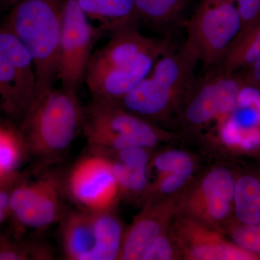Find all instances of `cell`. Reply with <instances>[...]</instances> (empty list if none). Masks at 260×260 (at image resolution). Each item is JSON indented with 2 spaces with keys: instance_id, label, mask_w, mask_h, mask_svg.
Instances as JSON below:
<instances>
[{
  "instance_id": "cb8c5ba5",
  "label": "cell",
  "mask_w": 260,
  "mask_h": 260,
  "mask_svg": "<svg viewBox=\"0 0 260 260\" xmlns=\"http://www.w3.org/2000/svg\"><path fill=\"white\" fill-rule=\"evenodd\" d=\"M236 2L240 18V29L232 44L240 40L260 23V0H237Z\"/></svg>"
},
{
  "instance_id": "ffe728a7",
  "label": "cell",
  "mask_w": 260,
  "mask_h": 260,
  "mask_svg": "<svg viewBox=\"0 0 260 260\" xmlns=\"http://www.w3.org/2000/svg\"><path fill=\"white\" fill-rule=\"evenodd\" d=\"M135 3L140 20L164 26L180 18L189 0H135Z\"/></svg>"
},
{
  "instance_id": "1f68e13d",
  "label": "cell",
  "mask_w": 260,
  "mask_h": 260,
  "mask_svg": "<svg viewBox=\"0 0 260 260\" xmlns=\"http://www.w3.org/2000/svg\"><path fill=\"white\" fill-rule=\"evenodd\" d=\"M244 69L247 70V71L241 77L246 87L257 88L260 86V59Z\"/></svg>"
},
{
  "instance_id": "8992f818",
  "label": "cell",
  "mask_w": 260,
  "mask_h": 260,
  "mask_svg": "<svg viewBox=\"0 0 260 260\" xmlns=\"http://www.w3.org/2000/svg\"><path fill=\"white\" fill-rule=\"evenodd\" d=\"M32 56L13 32L0 26V103L8 115L23 121L37 100Z\"/></svg>"
},
{
  "instance_id": "7402d4cb",
  "label": "cell",
  "mask_w": 260,
  "mask_h": 260,
  "mask_svg": "<svg viewBox=\"0 0 260 260\" xmlns=\"http://www.w3.org/2000/svg\"><path fill=\"white\" fill-rule=\"evenodd\" d=\"M191 244L188 254L191 259L198 260H248L255 259L250 251L209 238Z\"/></svg>"
},
{
  "instance_id": "7a4b0ae2",
  "label": "cell",
  "mask_w": 260,
  "mask_h": 260,
  "mask_svg": "<svg viewBox=\"0 0 260 260\" xmlns=\"http://www.w3.org/2000/svg\"><path fill=\"white\" fill-rule=\"evenodd\" d=\"M64 3V0H17L3 25L32 56L37 76L35 103L54 88L56 80Z\"/></svg>"
},
{
  "instance_id": "9c48e42d",
  "label": "cell",
  "mask_w": 260,
  "mask_h": 260,
  "mask_svg": "<svg viewBox=\"0 0 260 260\" xmlns=\"http://www.w3.org/2000/svg\"><path fill=\"white\" fill-rule=\"evenodd\" d=\"M64 184L77 208L89 212L110 210L119 189L112 160L93 151L75 162Z\"/></svg>"
},
{
  "instance_id": "5b68a950",
  "label": "cell",
  "mask_w": 260,
  "mask_h": 260,
  "mask_svg": "<svg viewBox=\"0 0 260 260\" xmlns=\"http://www.w3.org/2000/svg\"><path fill=\"white\" fill-rule=\"evenodd\" d=\"M186 28V45L194 51L205 69L214 70L237 37L240 18L234 3L200 0Z\"/></svg>"
},
{
  "instance_id": "52a82bcc",
  "label": "cell",
  "mask_w": 260,
  "mask_h": 260,
  "mask_svg": "<svg viewBox=\"0 0 260 260\" xmlns=\"http://www.w3.org/2000/svg\"><path fill=\"white\" fill-rule=\"evenodd\" d=\"M64 181L58 174L47 173L37 180L22 177L11 191L9 217L20 230H42L60 221L64 208Z\"/></svg>"
},
{
  "instance_id": "836d02e7",
  "label": "cell",
  "mask_w": 260,
  "mask_h": 260,
  "mask_svg": "<svg viewBox=\"0 0 260 260\" xmlns=\"http://www.w3.org/2000/svg\"><path fill=\"white\" fill-rule=\"evenodd\" d=\"M227 1L232 2V3H235L237 0H227Z\"/></svg>"
},
{
  "instance_id": "f546056e",
  "label": "cell",
  "mask_w": 260,
  "mask_h": 260,
  "mask_svg": "<svg viewBox=\"0 0 260 260\" xmlns=\"http://www.w3.org/2000/svg\"><path fill=\"white\" fill-rule=\"evenodd\" d=\"M173 257V249L167 238L159 235L145 251L143 260H169Z\"/></svg>"
},
{
  "instance_id": "5bb4252c",
  "label": "cell",
  "mask_w": 260,
  "mask_h": 260,
  "mask_svg": "<svg viewBox=\"0 0 260 260\" xmlns=\"http://www.w3.org/2000/svg\"><path fill=\"white\" fill-rule=\"evenodd\" d=\"M88 18L99 23V28L111 34L140 21L135 0H76Z\"/></svg>"
},
{
  "instance_id": "30bf717a",
  "label": "cell",
  "mask_w": 260,
  "mask_h": 260,
  "mask_svg": "<svg viewBox=\"0 0 260 260\" xmlns=\"http://www.w3.org/2000/svg\"><path fill=\"white\" fill-rule=\"evenodd\" d=\"M245 88L242 77L235 73L212 70L204 78L194 80L186 94L184 119L191 125L200 126L220 114L234 112Z\"/></svg>"
},
{
  "instance_id": "d6a6232c",
  "label": "cell",
  "mask_w": 260,
  "mask_h": 260,
  "mask_svg": "<svg viewBox=\"0 0 260 260\" xmlns=\"http://www.w3.org/2000/svg\"><path fill=\"white\" fill-rule=\"evenodd\" d=\"M13 1V0H0V12L8 8L10 5H11ZM14 1L16 2L17 0H14Z\"/></svg>"
},
{
  "instance_id": "8fae6325",
  "label": "cell",
  "mask_w": 260,
  "mask_h": 260,
  "mask_svg": "<svg viewBox=\"0 0 260 260\" xmlns=\"http://www.w3.org/2000/svg\"><path fill=\"white\" fill-rule=\"evenodd\" d=\"M171 48L148 51L120 66L87 67L84 81L92 99L119 100L148 76L159 58L172 50Z\"/></svg>"
},
{
  "instance_id": "d4e9b609",
  "label": "cell",
  "mask_w": 260,
  "mask_h": 260,
  "mask_svg": "<svg viewBox=\"0 0 260 260\" xmlns=\"http://www.w3.org/2000/svg\"><path fill=\"white\" fill-rule=\"evenodd\" d=\"M32 259V242H21L0 234V260Z\"/></svg>"
},
{
  "instance_id": "d6986e66",
  "label": "cell",
  "mask_w": 260,
  "mask_h": 260,
  "mask_svg": "<svg viewBox=\"0 0 260 260\" xmlns=\"http://www.w3.org/2000/svg\"><path fill=\"white\" fill-rule=\"evenodd\" d=\"M234 205L237 218L243 224H260V181L251 175L242 176L235 184Z\"/></svg>"
},
{
  "instance_id": "4dcf8cb0",
  "label": "cell",
  "mask_w": 260,
  "mask_h": 260,
  "mask_svg": "<svg viewBox=\"0 0 260 260\" xmlns=\"http://www.w3.org/2000/svg\"><path fill=\"white\" fill-rule=\"evenodd\" d=\"M22 177L20 174L10 179L0 188V225L4 223L5 219L9 217V203L11 191Z\"/></svg>"
},
{
  "instance_id": "4316f807",
  "label": "cell",
  "mask_w": 260,
  "mask_h": 260,
  "mask_svg": "<svg viewBox=\"0 0 260 260\" xmlns=\"http://www.w3.org/2000/svg\"><path fill=\"white\" fill-rule=\"evenodd\" d=\"M191 161L190 156L181 150H170L160 154L154 161L159 172L172 174Z\"/></svg>"
},
{
  "instance_id": "ba28073f",
  "label": "cell",
  "mask_w": 260,
  "mask_h": 260,
  "mask_svg": "<svg viewBox=\"0 0 260 260\" xmlns=\"http://www.w3.org/2000/svg\"><path fill=\"white\" fill-rule=\"evenodd\" d=\"M102 31L89 23L76 0H64L56 75L61 86L76 91L79 88L85 80L94 43Z\"/></svg>"
},
{
  "instance_id": "f1b7e54d",
  "label": "cell",
  "mask_w": 260,
  "mask_h": 260,
  "mask_svg": "<svg viewBox=\"0 0 260 260\" xmlns=\"http://www.w3.org/2000/svg\"><path fill=\"white\" fill-rule=\"evenodd\" d=\"M193 167V162L191 161L186 164L185 167L172 174H168L160 184V189L162 192L170 194L184 185L192 174Z\"/></svg>"
},
{
  "instance_id": "4fadbf2b",
  "label": "cell",
  "mask_w": 260,
  "mask_h": 260,
  "mask_svg": "<svg viewBox=\"0 0 260 260\" xmlns=\"http://www.w3.org/2000/svg\"><path fill=\"white\" fill-rule=\"evenodd\" d=\"M60 243L65 259L93 260L96 238L93 212L66 210L60 220Z\"/></svg>"
},
{
  "instance_id": "44dd1931",
  "label": "cell",
  "mask_w": 260,
  "mask_h": 260,
  "mask_svg": "<svg viewBox=\"0 0 260 260\" xmlns=\"http://www.w3.org/2000/svg\"><path fill=\"white\" fill-rule=\"evenodd\" d=\"M26 155L20 132L0 120V177L17 172Z\"/></svg>"
},
{
  "instance_id": "277c9868",
  "label": "cell",
  "mask_w": 260,
  "mask_h": 260,
  "mask_svg": "<svg viewBox=\"0 0 260 260\" xmlns=\"http://www.w3.org/2000/svg\"><path fill=\"white\" fill-rule=\"evenodd\" d=\"M84 135L92 150H119L158 143L159 132L116 100L92 99L84 108Z\"/></svg>"
},
{
  "instance_id": "6da1fadb",
  "label": "cell",
  "mask_w": 260,
  "mask_h": 260,
  "mask_svg": "<svg viewBox=\"0 0 260 260\" xmlns=\"http://www.w3.org/2000/svg\"><path fill=\"white\" fill-rule=\"evenodd\" d=\"M83 121L84 108L72 89L52 88L32 105L20 132L37 170L61 160L83 129Z\"/></svg>"
},
{
  "instance_id": "e0dca14e",
  "label": "cell",
  "mask_w": 260,
  "mask_h": 260,
  "mask_svg": "<svg viewBox=\"0 0 260 260\" xmlns=\"http://www.w3.org/2000/svg\"><path fill=\"white\" fill-rule=\"evenodd\" d=\"M260 59V23L240 40L229 47L223 60L215 68L223 73H235Z\"/></svg>"
},
{
  "instance_id": "484cf974",
  "label": "cell",
  "mask_w": 260,
  "mask_h": 260,
  "mask_svg": "<svg viewBox=\"0 0 260 260\" xmlns=\"http://www.w3.org/2000/svg\"><path fill=\"white\" fill-rule=\"evenodd\" d=\"M232 237L239 247L250 252L260 253V224H243L233 231Z\"/></svg>"
},
{
  "instance_id": "ac0fdd59",
  "label": "cell",
  "mask_w": 260,
  "mask_h": 260,
  "mask_svg": "<svg viewBox=\"0 0 260 260\" xmlns=\"http://www.w3.org/2000/svg\"><path fill=\"white\" fill-rule=\"evenodd\" d=\"M160 233V225L157 220L145 216L138 219L123 238L119 258L124 260L143 259L145 251Z\"/></svg>"
},
{
  "instance_id": "9a60e30c",
  "label": "cell",
  "mask_w": 260,
  "mask_h": 260,
  "mask_svg": "<svg viewBox=\"0 0 260 260\" xmlns=\"http://www.w3.org/2000/svg\"><path fill=\"white\" fill-rule=\"evenodd\" d=\"M235 184L232 173L226 169L219 168L207 174L202 183V191L210 218L220 220L229 215Z\"/></svg>"
},
{
  "instance_id": "603a6c76",
  "label": "cell",
  "mask_w": 260,
  "mask_h": 260,
  "mask_svg": "<svg viewBox=\"0 0 260 260\" xmlns=\"http://www.w3.org/2000/svg\"><path fill=\"white\" fill-rule=\"evenodd\" d=\"M112 164L119 189L135 192L145 189L147 184L146 169H130L118 161H112Z\"/></svg>"
},
{
  "instance_id": "2e32d148",
  "label": "cell",
  "mask_w": 260,
  "mask_h": 260,
  "mask_svg": "<svg viewBox=\"0 0 260 260\" xmlns=\"http://www.w3.org/2000/svg\"><path fill=\"white\" fill-rule=\"evenodd\" d=\"M95 244L93 260H114L120 255L123 230L120 221L109 210L93 212Z\"/></svg>"
},
{
  "instance_id": "83f0119b",
  "label": "cell",
  "mask_w": 260,
  "mask_h": 260,
  "mask_svg": "<svg viewBox=\"0 0 260 260\" xmlns=\"http://www.w3.org/2000/svg\"><path fill=\"white\" fill-rule=\"evenodd\" d=\"M117 152L118 160L130 169H146L148 155L145 148L134 147L114 150Z\"/></svg>"
},
{
  "instance_id": "3957f363",
  "label": "cell",
  "mask_w": 260,
  "mask_h": 260,
  "mask_svg": "<svg viewBox=\"0 0 260 260\" xmlns=\"http://www.w3.org/2000/svg\"><path fill=\"white\" fill-rule=\"evenodd\" d=\"M199 61L184 43L177 51L160 56L148 76L117 102L141 119L164 115L190 90Z\"/></svg>"
},
{
  "instance_id": "7c38bea8",
  "label": "cell",
  "mask_w": 260,
  "mask_h": 260,
  "mask_svg": "<svg viewBox=\"0 0 260 260\" xmlns=\"http://www.w3.org/2000/svg\"><path fill=\"white\" fill-rule=\"evenodd\" d=\"M165 47H172L169 37H145L138 30V25H132L113 32L110 41L92 55L88 66H120L144 53Z\"/></svg>"
}]
</instances>
